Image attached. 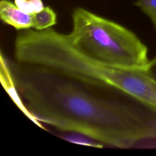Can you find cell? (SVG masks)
<instances>
[{"mask_svg": "<svg viewBox=\"0 0 156 156\" xmlns=\"http://www.w3.org/2000/svg\"><path fill=\"white\" fill-rule=\"evenodd\" d=\"M72 18L73 28L67 38L86 56L124 68L147 66V47L131 30L82 7L74 10Z\"/></svg>", "mask_w": 156, "mask_h": 156, "instance_id": "2", "label": "cell"}, {"mask_svg": "<svg viewBox=\"0 0 156 156\" xmlns=\"http://www.w3.org/2000/svg\"><path fill=\"white\" fill-rule=\"evenodd\" d=\"M144 69L147 74L156 82V57L149 60Z\"/></svg>", "mask_w": 156, "mask_h": 156, "instance_id": "8", "label": "cell"}, {"mask_svg": "<svg viewBox=\"0 0 156 156\" xmlns=\"http://www.w3.org/2000/svg\"><path fill=\"white\" fill-rule=\"evenodd\" d=\"M0 18L3 23L17 30L28 29L33 27L32 15L24 12L9 0L0 1Z\"/></svg>", "mask_w": 156, "mask_h": 156, "instance_id": "3", "label": "cell"}, {"mask_svg": "<svg viewBox=\"0 0 156 156\" xmlns=\"http://www.w3.org/2000/svg\"><path fill=\"white\" fill-rule=\"evenodd\" d=\"M33 28L35 30H44L56 24V14L49 7H44L40 11L32 14Z\"/></svg>", "mask_w": 156, "mask_h": 156, "instance_id": "5", "label": "cell"}, {"mask_svg": "<svg viewBox=\"0 0 156 156\" xmlns=\"http://www.w3.org/2000/svg\"><path fill=\"white\" fill-rule=\"evenodd\" d=\"M14 3L20 9L31 15L40 11L44 7L41 0H14Z\"/></svg>", "mask_w": 156, "mask_h": 156, "instance_id": "7", "label": "cell"}, {"mask_svg": "<svg viewBox=\"0 0 156 156\" xmlns=\"http://www.w3.org/2000/svg\"><path fill=\"white\" fill-rule=\"evenodd\" d=\"M10 70L24 105L39 123L121 149L156 140V111L148 107L105 96L96 85L47 68L18 63Z\"/></svg>", "mask_w": 156, "mask_h": 156, "instance_id": "1", "label": "cell"}, {"mask_svg": "<svg viewBox=\"0 0 156 156\" xmlns=\"http://www.w3.org/2000/svg\"><path fill=\"white\" fill-rule=\"evenodd\" d=\"M1 80L4 88L7 90V93L10 95L14 102L16 104L21 110L26 115V116L30 118V119L32 120L38 126L44 129L43 126L34 119V118L32 116V115L27 110L25 105H24L20 95H18L11 70L6 63L5 60L3 58L2 54L1 55Z\"/></svg>", "mask_w": 156, "mask_h": 156, "instance_id": "4", "label": "cell"}, {"mask_svg": "<svg viewBox=\"0 0 156 156\" xmlns=\"http://www.w3.org/2000/svg\"><path fill=\"white\" fill-rule=\"evenodd\" d=\"M135 5L150 18L156 29V0H136Z\"/></svg>", "mask_w": 156, "mask_h": 156, "instance_id": "6", "label": "cell"}]
</instances>
